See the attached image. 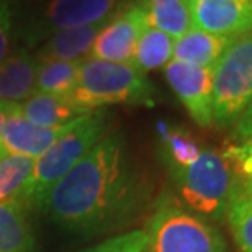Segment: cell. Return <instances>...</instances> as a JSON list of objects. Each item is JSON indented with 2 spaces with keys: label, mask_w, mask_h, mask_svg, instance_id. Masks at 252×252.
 Returning a JSON list of instances; mask_svg holds the SVG:
<instances>
[{
  "label": "cell",
  "mask_w": 252,
  "mask_h": 252,
  "mask_svg": "<svg viewBox=\"0 0 252 252\" xmlns=\"http://www.w3.org/2000/svg\"><path fill=\"white\" fill-rule=\"evenodd\" d=\"M138 184L121 133H108L41 198L47 215L67 231L99 234L132 215Z\"/></svg>",
  "instance_id": "obj_1"
},
{
  "label": "cell",
  "mask_w": 252,
  "mask_h": 252,
  "mask_svg": "<svg viewBox=\"0 0 252 252\" xmlns=\"http://www.w3.org/2000/svg\"><path fill=\"white\" fill-rule=\"evenodd\" d=\"M70 99L85 112L99 111L112 104L153 106L157 90L147 75L130 63L88 57L82 62L77 88Z\"/></svg>",
  "instance_id": "obj_2"
},
{
  "label": "cell",
  "mask_w": 252,
  "mask_h": 252,
  "mask_svg": "<svg viewBox=\"0 0 252 252\" xmlns=\"http://www.w3.org/2000/svg\"><path fill=\"white\" fill-rule=\"evenodd\" d=\"M111 117L106 111H93L75 119L70 127L34 161L25 189V202H41L52 186L61 181L96 143L106 135Z\"/></svg>",
  "instance_id": "obj_3"
},
{
  "label": "cell",
  "mask_w": 252,
  "mask_h": 252,
  "mask_svg": "<svg viewBox=\"0 0 252 252\" xmlns=\"http://www.w3.org/2000/svg\"><path fill=\"white\" fill-rule=\"evenodd\" d=\"M147 252H228L220 231L173 200H163L145 228Z\"/></svg>",
  "instance_id": "obj_4"
},
{
  "label": "cell",
  "mask_w": 252,
  "mask_h": 252,
  "mask_svg": "<svg viewBox=\"0 0 252 252\" xmlns=\"http://www.w3.org/2000/svg\"><path fill=\"white\" fill-rule=\"evenodd\" d=\"M251 103L252 31L233 39L213 67V124H236Z\"/></svg>",
  "instance_id": "obj_5"
},
{
  "label": "cell",
  "mask_w": 252,
  "mask_h": 252,
  "mask_svg": "<svg viewBox=\"0 0 252 252\" xmlns=\"http://www.w3.org/2000/svg\"><path fill=\"white\" fill-rule=\"evenodd\" d=\"M181 198L190 210L203 217L221 220L226 213L234 173L231 166L213 150H202L194 163L171 169Z\"/></svg>",
  "instance_id": "obj_6"
},
{
  "label": "cell",
  "mask_w": 252,
  "mask_h": 252,
  "mask_svg": "<svg viewBox=\"0 0 252 252\" xmlns=\"http://www.w3.org/2000/svg\"><path fill=\"white\" fill-rule=\"evenodd\" d=\"M127 0H44L20 26V36L28 46L44 42L59 31L111 20L126 7Z\"/></svg>",
  "instance_id": "obj_7"
},
{
  "label": "cell",
  "mask_w": 252,
  "mask_h": 252,
  "mask_svg": "<svg viewBox=\"0 0 252 252\" xmlns=\"http://www.w3.org/2000/svg\"><path fill=\"white\" fill-rule=\"evenodd\" d=\"M147 26L150 25L142 5L138 2L126 5L101 28L91 47L90 57L133 65L137 42Z\"/></svg>",
  "instance_id": "obj_8"
},
{
  "label": "cell",
  "mask_w": 252,
  "mask_h": 252,
  "mask_svg": "<svg viewBox=\"0 0 252 252\" xmlns=\"http://www.w3.org/2000/svg\"><path fill=\"white\" fill-rule=\"evenodd\" d=\"M164 77L192 121L200 127L213 124V68L171 61Z\"/></svg>",
  "instance_id": "obj_9"
},
{
  "label": "cell",
  "mask_w": 252,
  "mask_h": 252,
  "mask_svg": "<svg viewBox=\"0 0 252 252\" xmlns=\"http://www.w3.org/2000/svg\"><path fill=\"white\" fill-rule=\"evenodd\" d=\"M192 28L236 39L252 31V0H195Z\"/></svg>",
  "instance_id": "obj_10"
},
{
  "label": "cell",
  "mask_w": 252,
  "mask_h": 252,
  "mask_svg": "<svg viewBox=\"0 0 252 252\" xmlns=\"http://www.w3.org/2000/svg\"><path fill=\"white\" fill-rule=\"evenodd\" d=\"M73 122V121H72ZM72 122L61 127H39L21 114L20 104H8L0 148L8 155H18L36 161L54 143Z\"/></svg>",
  "instance_id": "obj_11"
},
{
  "label": "cell",
  "mask_w": 252,
  "mask_h": 252,
  "mask_svg": "<svg viewBox=\"0 0 252 252\" xmlns=\"http://www.w3.org/2000/svg\"><path fill=\"white\" fill-rule=\"evenodd\" d=\"M39 62L26 49H17L0 62V101L21 104L36 91Z\"/></svg>",
  "instance_id": "obj_12"
},
{
  "label": "cell",
  "mask_w": 252,
  "mask_h": 252,
  "mask_svg": "<svg viewBox=\"0 0 252 252\" xmlns=\"http://www.w3.org/2000/svg\"><path fill=\"white\" fill-rule=\"evenodd\" d=\"M108 21V20H106ZM106 21L82 26V28H72L65 31H59L46 39L36 51L37 62H51V61H63V62H82L90 57L91 47L94 39Z\"/></svg>",
  "instance_id": "obj_13"
},
{
  "label": "cell",
  "mask_w": 252,
  "mask_h": 252,
  "mask_svg": "<svg viewBox=\"0 0 252 252\" xmlns=\"http://www.w3.org/2000/svg\"><path fill=\"white\" fill-rule=\"evenodd\" d=\"M21 114L39 127H61L82 117L85 112L75 104L70 96H59L34 91L28 99L20 104Z\"/></svg>",
  "instance_id": "obj_14"
},
{
  "label": "cell",
  "mask_w": 252,
  "mask_h": 252,
  "mask_svg": "<svg viewBox=\"0 0 252 252\" xmlns=\"http://www.w3.org/2000/svg\"><path fill=\"white\" fill-rule=\"evenodd\" d=\"M231 42L233 39H229V37L210 34L192 28L186 34L174 39L173 59L184 63H190V65L213 68Z\"/></svg>",
  "instance_id": "obj_15"
},
{
  "label": "cell",
  "mask_w": 252,
  "mask_h": 252,
  "mask_svg": "<svg viewBox=\"0 0 252 252\" xmlns=\"http://www.w3.org/2000/svg\"><path fill=\"white\" fill-rule=\"evenodd\" d=\"M226 218L241 252H252V178L234 176Z\"/></svg>",
  "instance_id": "obj_16"
},
{
  "label": "cell",
  "mask_w": 252,
  "mask_h": 252,
  "mask_svg": "<svg viewBox=\"0 0 252 252\" xmlns=\"http://www.w3.org/2000/svg\"><path fill=\"white\" fill-rule=\"evenodd\" d=\"M33 229L25 202L0 203V252H33Z\"/></svg>",
  "instance_id": "obj_17"
},
{
  "label": "cell",
  "mask_w": 252,
  "mask_h": 252,
  "mask_svg": "<svg viewBox=\"0 0 252 252\" xmlns=\"http://www.w3.org/2000/svg\"><path fill=\"white\" fill-rule=\"evenodd\" d=\"M147 13L148 25L178 39L192 30L190 5L184 0H138Z\"/></svg>",
  "instance_id": "obj_18"
},
{
  "label": "cell",
  "mask_w": 252,
  "mask_h": 252,
  "mask_svg": "<svg viewBox=\"0 0 252 252\" xmlns=\"http://www.w3.org/2000/svg\"><path fill=\"white\" fill-rule=\"evenodd\" d=\"M174 39L168 34L147 26L137 42L135 56H133V67H137L142 73L164 68L173 61Z\"/></svg>",
  "instance_id": "obj_19"
},
{
  "label": "cell",
  "mask_w": 252,
  "mask_h": 252,
  "mask_svg": "<svg viewBox=\"0 0 252 252\" xmlns=\"http://www.w3.org/2000/svg\"><path fill=\"white\" fill-rule=\"evenodd\" d=\"M33 166V159L8 155L0 148V203L25 202V189Z\"/></svg>",
  "instance_id": "obj_20"
},
{
  "label": "cell",
  "mask_w": 252,
  "mask_h": 252,
  "mask_svg": "<svg viewBox=\"0 0 252 252\" xmlns=\"http://www.w3.org/2000/svg\"><path fill=\"white\" fill-rule=\"evenodd\" d=\"M82 62H39L36 73V91L59 96H70L73 90L77 88Z\"/></svg>",
  "instance_id": "obj_21"
},
{
  "label": "cell",
  "mask_w": 252,
  "mask_h": 252,
  "mask_svg": "<svg viewBox=\"0 0 252 252\" xmlns=\"http://www.w3.org/2000/svg\"><path fill=\"white\" fill-rule=\"evenodd\" d=\"M202 150L190 135L182 130H168L164 133V153L169 169H178L194 163Z\"/></svg>",
  "instance_id": "obj_22"
},
{
  "label": "cell",
  "mask_w": 252,
  "mask_h": 252,
  "mask_svg": "<svg viewBox=\"0 0 252 252\" xmlns=\"http://www.w3.org/2000/svg\"><path fill=\"white\" fill-rule=\"evenodd\" d=\"M83 252H147V239L142 229L114 236Z\"/></svg>",
  "instance_id": "obj_23"
},
{
  "label": "cell",
  "mask_w": 252,
  "mask_h": 252,
  "mask_svg": "<svg viewBox=\"0 0 252 252\" xmlns=\"http://www.w3.org/2000/svg\"><path fill=\"white\" fill-rule=\"evenodd\" d=\"M223 158L233 166V171L239 178H252V133L228 147Z\"/></svg>",
  "instance_id": "obj_24"
},
{
  "label": "cell",
  "mask_w": 252,
  "mask_h": 252,
  "mask_svg": "<svg viewBox=\"0 0 252 252\" xmlns=\"http://www.w3.org/2000/svg\"><path fill=\"white\" fill-rule=\"evenodd\" d=\"M12 8L7 0H0V62L8 56L12 41Z\"/></svg>",
  "instance_id": "obj_25"
},
{
  "label": "cell",
  "mask_w": 252,
  "mask_h": 252,
  "mask_svg": "<svg viewBox=\"0 0 252 252\" xmlns=\"http://www.w3.org/2000/svg\"><path fill=\"white\" fill-rule=\"evenodd\" d=\"M238 137H248L252 133V103L249 104V108L243 112V116L238 119Z\"/></svg>",
  "instance_id": "obj_26"
},
{
  "label": "cell",
  "mask_w": 252,
  "mask_h": 252,
  "mask_svg": "<svg viewBox=\"0 0 252 252\" xmlns=\"http://www.w3.org/2000/svg\"><path fill=\"white\" fill-rule=\"evenodd\" d=\"M10 103H2L0 101V145H2V132L5 126V117H7V109Z\"/></svg>",
  "instance_id": "obj_27"
},
{
  "label": "cell",
  "mask_w": 252,
  "mask_h": 252,
  "mask_svg": "<svg viewBox=\"0 0 252 252\" xmlns=\"http://www.w3.org/2000/svg\"><path fill=\"white\" fill-rule=\"evenodd\" d=\"M184 2H186V3H189V5H190L192 2H195V0H184Z\"/></svg>",
  "instance_id": "obj_28"
},
{
  "label": "cell",
  "mask_w": 252,
  "mask_h": 252,
  "mask_svg": "<svg viewBox=\"0 0 252 252\" xmlns=\"http://www.w3.org/2000/svg\"><path fill=\"white\" fill-rule=\"evenodd\" d=\"M37 2H44V0H37Z\"/></svg>",
  "instance_id": "obj_29"
}]
</instances>
